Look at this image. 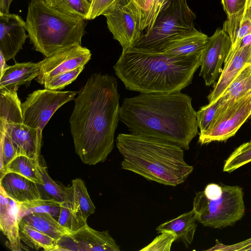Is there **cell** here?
Returning <instances> with one entry per match:
<instances>
[{
	"instance_id": "obj_11",
	"label": "cell",
	"mask_w": 251,
	"mask_h": 251,
	"mask_svg": "<svg viewBox=\"0 0 251 251\" xmlns=\"http://www.w3.org/2000/svg\"><path fill=\"white\" fill-rule=\"evenodd\" d=\"M231 46L230 37L223 28H217L208 37L201 53L200 73L206 85L214 84L219 78Z\"/></svg>"
},
{
	"instance_id": "obj_31",
	"label": "cell",
	"mask_w": 251,
	"mask_h": 251,
	"mask_svg": "<svg viewBox=\"0 0 251 251\" xmlns=\"http://www.w3.org/2000/svg\"><path fill=\"white\" fill-rule=\"evenodd\" d=\"M139 13L140 27L150 30L152 27L158 11L159 0H132Z\"/></svg>"
},
{
	"instance_id": "obj_37",
	"label": "cell",
	"mask_w": 251,
	"mask_h": 251,
	"mask_svg": "<svg viewBox=\"0 0 251 251\" xmlns=\"http://www.w3.org/2000/svg\"><path fill=\"white\" fill-rule=\"evenodd\" d=\"M57 220L61 226L70 232L75 231L85 225L74 213L68 202L61 204Z\"/></svg>"
},
{
	"instance_id": "obj_8",
	"label": "cell",
	"mask_w": 251,
	"mask_h": 251,
	"mask_svg": "<svg viewBox=\"0 0 251 251\" xmlns=\"http://www.w3.org/2000/svg\"><path fill=\"white\" fill-rule=\"evenodd\" d=\"M75 91L37 90L28 95L22 103L23 123L43 131L55 111L73 100Z\"/></svg>"
},
{
	"instance_id": "obj_7",
	"label": "cell",
	"mask_w": 251,
	"mask_h": 251,
	"mask_svg": "<svg viewBox=\"0 0 251 251\" xmlns=\"http://www.w3.org/2000/svg\"><path fill=\"white\" fill-rule=\"evenodd\" d=\"M221 195L209 199L203 191L196 193L193 210L197 221L204 226L221 228L232 226L245 214L244 193L238 186L222 184Z\"/></svg>"
},
{
	"instance_id": "obj_42",
	"label": "cell",
	"mask_w": 251,
	"mask_h": 251,
	"mask_svg": "<svg viewBox=\"0 0 251 251\" xmlns=\"http://www.w3.org/2000/svg\"><path fill=\"white\" fill-rule=\"evenodd\" d=\"M205 196L209 199H215L222 194V185L216 183H210L206 185L203 191Z\"/></svg>"
},
{
	"instance_id": "obj_21",
	"label": "cell",
	"mask_w": 251,
	"mask_h": 251,
	"mask_svg": "<svg viewBox=\"0 0 251 251\" xmlns=\"http://www.w3.org/2000/svg\"><path fill=\"white\" fill-rule=\"evenodd\" d=\"M197 218L192 209L177 217L159 225L156 229L157 232H172L176 236V240L183 242L187 247L193 242L197 229Z\"/></svg>"
},
{
	"instance_id": "obj_4",
	"label": "cell",
	"mask_w": 251,
	"mask_h": 251,
	"mask_svg": "<svg viewBox=\"0 0 251 251\" xmlns=\"http://www.w3.org/2000/svg\"><path fill=\"white\" fill-rule=\"evenodd\" d=\"M116 143L123 158L122 168L149 180L175 186L193 170L184 159L183 149L176 144L130 133L118 134Z\"/></svg>"
},
{
	"instance_id": "obj_43",
	"label": "cell",
	"mask_w": 251,
	"mask_h": 251,
	"mask_svg": "<svg viewBox=\"0 0 251 251\" xmlns=\"http://www.w3.org/2000/svg\"><path fill=\"white\" fill-rule=\"evenodd\" d=\"M13 0H0V12L9 13V7Z\"/></svg>"
},
{
	"instance_id": "obj_29",
	"label": "cell",
	"mask_w": 251,
	"mask_h": 251,
	"mask_svg": "<svg viewBox=\"0 0 251 251\" xmlns=\"http://www.w3.org/2000/svg\"><path fill=\"white\" fill-rule=\"evenodd\" d=\"M62 203L52 199H39L17 203L19 221L25 216L33 213H48L58 218Z\"/></svg>"
},
{
	"instance_id": "obj_13",
	"label": "cell",
	"mask_w": 251,
	"mask_h": 251,
	"mask_svg": "<svg viewBox=\"0 0 251 251\" xmlns=\"http://www.w3.org/2000/svg\"><path fill=\"white\" fill-rule=\"evenodd\" d=\"M58 251H120V247L108 230L98 231L87 224L62 238Z\"/></svg>"
},
{
	"instance_id": "obj_19",
	"label": "cell",
	"mask_w": 251,
	"mask_h": 251,
	"mask_svg": "<svg viewBox=\"0 0 251 251\" xmlns=\"http://www.w3.org/2000/svg\"><path fill=\"white\" fill-rule=\"evenodd\" d=\"M0 186L17 203L42 198L39 184L16 173H7L0 177Z\"/></svg>"
},
{
	"instance_id": "obj_22",
	"label": "cell",
	"mask_w": 251,
	"mask_h": 251,
	"mask_svg": "<svg viewBox=\"0 0 251 251\" xmlns=\"http://www.w3.org/2000/svg\"><path fill=\"white\" fill-rule=\"evenodd\" d=\"M71 187L72 201L71 208L81 222L84 225L89 216L95 212V206L88 194L84 181L79 178L72 181Z\"/></svg>"
},
{
	"instance_id": "obj_27",
	"label": "cell",
	"mask_w": 251,
	"mask_h": 251,
	"mask_svg": "<svg viewBox=\"0 0 251 251\" xmlns=\"http://www.w3.org/2000/svg\"><path fill=\"white\" fill-rule=\"evenodd\" d=\"M19 234L21 241L32 249L46 251H58L57 241L21 220L19 222Z\"/></svg>"
},
{
	"instance_id": "obj_35",
	"label": "cell",
	"mask_w": 251,
	"mask_h": 251,
	"mask_svg": "<svg viewBox=\"0 0 251 251\" xmlns=\"http://www.w3.org/2000/svg\"><path fill=\"white\" fill-rule=\"evenodd\" d=\"M220 106L218 99L216 101L201 107L196 112L198 127L200 129L199 133H203L209 129L217 114Z\"/></svg>"
},
{
	"instance_id": "obj_30",
	"label": "cell",
	"mask_w": 251,
	"mask_h": 251,
	"mask_svg": "<svg viewBox=\"0 0 251 251\" xmlns=\"http://www.w3.org/2000/svg\"><path fill=\"white\" fill-rule=\"evenodd\" d=\"M38 170L42 181L40 185L45 191L50 196V198L61 203H71V187H64L57 183L49 176L47 167L39 164Z\"/></svg>"
},
{
	"instance_id": "obj_15",
	"label": "cell",
	"mask_w": 251,
	"mask_h": 251,
	"mask_svg": "<svg viewBox=\"0 0 251 251\" xmlns=\"http://www.w3.org/2000/svg\"><path fill=\"white\" fill-rule=\"evenodd\" d=\"M10 137L17 156L25 155L39 160L42 141V131L30 127L24 123L8 124L0 121Z\"/></svg>"
},
{
	"instance_id": "obj_49",
	"label": "cell",
	"mask_w": 251,
	"mask_h": 251,
	"mask_svg": "<svg viewBox=\"0 0 251 251\" xmlns=\"http://www.w3.org/2000/svg\"><path fill=\"white\" fill-rule=\"evenodd\" d=\"M250 142L251 143V141H250Z\"/></svg>"
},
{
	"instance_id": "obj_16",
	"label": "cell",
	"mask_w": 251,
	"mask_h": 251,
	"mask_svg": "<svg viewBox=\"0 0 251 251\" xmlns=\"http://www.w3.org/2000/svg\"><path fill=\"white\" fill-rule=\"evenodd\" d=\"M249 63H251V45L242 47H231L218 81L208 96L209 103L216 101L221 97L242 68Z\"/></svg>"
},
{
	"instance_id": "obj_34",
	"label": "cell",
	"mask_w": 251,
	"mask_h": 251,
	"mask_svg": "<svg viewBox=\"0 0 251 251\" xmlns=\"http://www.w3.org/2000/svg\"><path fill=\"white\" fill-rule=\"evenodd\" d=\"M0 177L5 172L8 165L17 156V152L15 147L5 129L0 126Z\"/></svg>"
},
{
	"instance_id": "obj_48",
	"label": "cell",
	"mask_w": 251,
	"mask_h": 251,
	"mask_svg": "<svg viewBox=\"0 0 251 251\" xmlns=\"http://www.w3.org/2000/svg\"><path fill=\"white\" fill-rule=\"evenodd\" d=\"M248 251H251V248Z\"/></svg>"
},
{
	"instance_id": "obj_9",
	"label": "cell",
	"mask_w": 251,
	"mask_h": 251,
	"mask_svg": "<svg viewBox=\"0 0 251 251\" xmlns=\"http://www.w3.org/2000/svg\"><path fill=\"white\" fill-rule=\"evenodd\" d=\"M251 116V93L226 107L219 109L209 129L199 133L201 145L225 141L233 136Z\"/></svg>"
},
{
	"instance_id": "obj_44",
	"label": "cell",
	"mask_w": 251,
	"mask_h": 251,
	"mask_svg": "<svg viewBox=\"0 0 251 251\" xmlns=\"http://www.w3.org/2000/svg\"><path fill=\"white\" fill-rule=\"evenodd\" d=\"M0 75L2 74L3 71L5 70V69L8 67L9 66L6 65V60L5 58H4L2 54L0 52Z\"/></svg>"
},
{
	"instance_id": "obj_24",
	"label": "cell",
	"mask_w": 251,
	"mask_h": 251,
	"mask_svg": "<svg viewBox=\"0 0 251 251\" xmlns=\"http://www.w3.org/2000/svg\"><path fill=\"white\" fill-rule=\"evenodd\" d=\"M221 2L227 16L223 29L230 37L232 45L244 15L251 5V0H221Z\"/></svg>"
},
{
	"instance_id": "obj_25",
	"label": "cell",
	"mask_w": 251,
	"mask_h": 251,
	"mask_svg": "<svg viewBox=\"0 0 251 251\" xmlns=\"http://www.w3.org/2000/svg\"><path fill=\"white\" fill-rule=\"evenodd\" d=\"M21 220L58 242L71 232L48 213H31L24 216Z\"/></svg>"
},
{
	"instance_id": "obj_28",
	"label": "cell",
	"mask_w": 251,
	"mask_h": 251,
	"mask_svg": "<svg viewBox=\"0 0 251 251\" xmlns=\"http://www.w3.org/2000/svg\"><path fill=\"white\" fill-rule=\"evenodd\" d=\"M39 164V160L25 155H18L8 165L5 174L9 172L16 173L42 185V181L38 170Z\"/></svg>"
},
{
	"instance_id": "obj_36",
	"label": "cell",
	"mask_w": 251,
	"mask_h": 251,
	"mask_svg": "<svg viewBox=\"0 0 251 251\" xmlns=\"http://www.w3.org/2000/svg\"><path fill=\"white\" fill-rule=\"evenodd\" d=\"M84 66H80L50 79L44 84L45 89L54 91L63 89L75 80L83 71Z\"/></svg>"
},
{
	"instance_id": "obj_17",
	"label": "cell",
	"mask_w": 251,
	"mask_h": 251,
	"mask_svg": "<svg viewBox=\"0 0 251 251\" xmlns=\"http://www.w3.org/2000/svg\"><path fill=\"white\" fill-rule=\"evenodd\" d=\"M17 202L0 186V229L6 237L7 247L13 251L27 250L21 243Z\"/></svg>"
},
{
	"instance_id": "obj_45",
	"label": "cell",
	"mask_w": 251,
	"mask_h": 251,
	"mask_svg": "<svg viewBox=\"0 0 251 251\" xmlns=\"http://www.w3.org/2000/svg\"><path fill=\"white\" fill-rule=\"evenodd\" d=\"M48 6L52 8L54 7L60 0H42Z\"/></svg>"
},
{
	"instance_id": "obj_39",
	"label": "cell",
	"mask_w": 251,
	"mask_h": 251,
	"mask_svg": "<svg viewBox=\"0 0 251 251\" xmlns=\"http://www.w3.org/2000/svg\"><path fill=\"white\" fill-rule=\"evenodd\" d=\"M119 3V0H92L86 20H93Z\"/></svg>"
},
{
	"instance_id": "obj_10",
	"label": "cell",
	"mask_w": 251,
	"mask_h": 251,
	"mask_svg": "<svg viewBox=\"0 0 251 251\" xmlns=\"http://www.w3.org/2000/svg\"><path fill=\"white\" fill-rule=\"evenodd\" d=\"M103 16L109 30L121 45L122 50L138 42L142 35L140 15L132 0L126 4H117Z\"/></svg>"
},
{
	"instance_id": "obj_32",
	"label": "cell",
	"mask_w": 251,
	"mask_h": 251,
	"mask_svg": "<svg viewBox=\"0 0 251 251\" xmlns=\"http://www.w3.org/2000/svg\"><path fill=\"white\" fill-rule=\"evenodd\" d=\"M251 162V143H243L238 147L225 161L223 171L231 172Z\"/></svg>"
},
{
	"instance_id": "obj_40",
	"label": "cell",
	"mask_w": 251,
	"mask_h": 251,
	"mask_svg": "<svg viewBox=\"0 0 251 251\" xmlns=\"http://www.w3.org/2000/svg\"><path fill=\"white\" fill-rule=\"evenodd\" d=\"M249 34H251V5L244 15L237 32L235 41L232 45L236 44L244 36Z\"/></svg>"
},
{
	"instance_id": "obj_2",
	"label": "cell",
	"mask_w": 251,
	"mask_h": 251,
	"mask_svg": "<svg viewBox=\"0 0 251 251\" xmlns=\"http://www.w3.org/2000/svg\"><path fill=\"white\" fill-rule=\"evenodd\" d=\"M119 120L130 133L176 144L184 150L198 133L192 99L179 92L140 93L124 99Z\"/></svg>"
},
{
	"instance_id": "obj_14",
	"label": "cell",
	"mask_w": 251,
	"mask_h": 251,
	"mask_svg": "<svg viewBox=\"0 0 251 251\" xmlns=\"http://www.w3.org/2000/svg\"><path fill=\"white\" fill-rule=\"evenodd\" d=\"M25 22L16 14L0 12V52L6 61L14 59L28 35Z\"/></svg>"
},
{
	"instance_id": "obj_18",
	"label": "cell",
	"mask_w": 251,
	"mask_h": 251,
	"mask_svg": "<svg viewBox=\"0 0 251 251\" xmlns=\"http://www.w3.org/2000/svg\"><path fill=\"white\" fill-rule=\"evenodd\" d=\"M208 37L195 27L183 32L169 41L161 52L172 56H187L201 53Z\"/></svg>"
},
{
	"instance_id": "obj_41",
	"label": "cell",
	"mask_w": 251,
	"mask_h": 251,
	"mask_svg": "<svg viewBox=\"0 0 251 251\" xmlns=\"http://www.w3.org/2000/svg\"><path fill=\"white\" fill-rule=\"evenodd\" d=\"M251 248V238L232 245H224L221 243L211 248L212 251H248Z\"/></svg>"
},
{
	"instance_id": "obj_26",
	"label": "cell",
	"mask_w": 251,
	"mask_h": 251,
	"mask_svg": "<svg viewBox=\"0 0 251 251\" xmlns=\"http://www.w3.org/2000/svg\"><path fill=\"white\" fill-rule=\"evenodd\" d=\"M0 121L8 124L23 123L22 103L16 90H0Z\"/></svg>"
},
{
	"instance_id": "obj_1",
	"label": "cell",
	"mask_w": 251,
	"mask_h": 251,
	"mask_svg": "<svg viewBox=\"0 0 251 251\" xmlns=\"http://www.w3.org/2000/svg\"><path fill=\"white\" fill-rule=\"evenodd\" d=\"M116 79L108 75L92 74L75 99L70 118L75 150L85 164L104 162L114 148L119 121Z\"/></svg>"
},
{
	"instance_id": "obj_3",
	"label": "cell",
	"mask_w": 251,
	"mask_h": 251,
	"mask_svg": "<svg viewBox=\"0 0 251 251\" xmlns=\"http://www.w3.org/2000/svg\"><path fill=\"white\" fill-rule=\"evenodd\" d=\"M201 53L177 56L131 47L122 50L114 70L126 89L140 93H170L189 85L201 65Z\"/></svg>"
},
{
	"instance_id": "obj_20",
	"label": "cell",
	"mask_w": 251,
	"mask_h": 251,
	"mask_svg": "<svg viewBox=\"0 0 251 251\" xmlns=\"http://www.w3.org/2000/svg\"><path fill=\"white\" fill-rule=\"evenodd\" d=\"M40 73L38 63L25 62L9 66L0 76V90L17 91L22 85H29Z\"/></svg>"
},
{
	"instance_id": "obj_5",
	"label": "cell",
	"mask_w": 251,
	"mask_h": 251,
	"mask_svg": "<svg viewBox=\"0 0 251 251\" xmlns=\"http://www.w3.org/2000/svg\"><path fill=\"white\" fill-rule=\"evenodd\" d=\"M85 21L63 14L42 0H30L25 22L35 50L48 57L66 48L81 45Z\"/></svg>"
},
{
	"instance_id": "obj_12",
	"label": "cell",
	"mask_w": 251,
	"mask_h": 251,
	"mask_svg": "<svg viewBox=\"0 0 251 251\" xmlns=\"http://www.w3.org/2000/svg\"><path fill=\"white\" fill-rule=\"evenodd\" d=\"M90 50L79 45L63 49L38 62L40 73L36 80L41 84L62 73L84 66L90 60Z\"/></svg>"
},
{
	"instance_id": "obj_46",
	"label": "cell",
	"mask_w": 251,
	"mask_h": 251,
	"mask_svg": "<svg viewBox=\"0 0 251 251\" xmlns=\"http://www.w3.org/2000/svg\"><path fill=\"white\" fill-rule=\"evenodd\" d=\"M131 0H119V3L121 4H126Z\"/></svg>"
},
{
	"instance_id": "obj_33",
	"label": "cell",
	"mask_w": 251,
	"mask_h": 251,
	"mask_svg": "<svg viewBox=\"0 0 251 251\" xmlns=\"http://www.w3.org/2000/svg\"><path fill=\"white\" fill-rule=\"evenodd\" d=\"M90 6L86 0H60L53 8L66 15L86 20Z\"/></svg>"
},
{
	"instance_id": "obj_6",
	"label": "cell",
	"mask_w": 251,
	"mask_h": 251,
	"mask_svg": "<svg viewBox=\"0 0 251 251\" xmlns=\"http://www.w3.org/2000/svg\"><path fill=\"white\" fill-rule=\"evenodd\" d=\"M196 15L187 0H165L151 28L142 34L133 47L161 52L164 46L177 35L194 27Z\"/></svg>"
},
{
	"instance_id": "obj_47",
	"label": "cell",
	"mask_w": 251,
	"mask_h": 251,
	"mask_svg": "<svg viewBox=\"0 0 251 251\" xmlns=\"http://www.w3.org/2000/svg\"><path fill=\"white\" fill-rule=\"evenodd\" d=\"M86 1H87L88 2H89L90 3H91V1H92V0H86Z\"/></svg>"
},
{
	"instance_id": "obj_23",
	"label": "cell",
	"mask_w": 251,
	"mask_h": 251,
	"mask_svg": "<svg viewBox=\"0 0 251 251\" xmlns=\"http://www.w3.org/2000/svg\"><path fill=\"white\" fill-rule=\"evenodd\" d=\"M251 93V63H247L219 98L220 107H225Z\"/></svg>"
},
{
	"instance_id": "obj_38",
	"label": "cell",
	"mask_w": 251,
	"mask_h": 251,
	"mask_svg": "<svg viewBox=\"0 0 251 251\" xmlns=\"http://www.w3.org/2000/svg\"><path fill=\"white\" fill-rule=\"evenodd\" d=\"M176 236L172 232L164 231L160 233L154 240L141 251H170Z\"/></svg>"
}]
</instances>
